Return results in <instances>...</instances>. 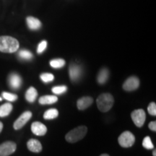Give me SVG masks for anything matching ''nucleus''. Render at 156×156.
<instances>
[{
	"mask_svg": "<svg viewBox=\"0 0 156 156\" xmlns=\"http://www.w3.org/2000/svg\"><path fill=\"white\" fill-rule=\"evenodd\" d=\"M19 48L17 39L10 36L0 37V51L4 53H14Z\"/></svg>",
	"mask_w": 156,
	"mask_h": 156,
	"instance_id": "1",
	"label": "nucleus"
},
{
	"mask_svg": "<svg viewBox=\"0 0 156 156\" xmlns=\"http://www.w3.org/2000/svg\"><path fill=\"white\" fill-rule=\"evenodd\" d=\"M96 103L101 112H107L114 106V99L110 93H103L98 97Z\"/></svg>",
	"mask_w": 156,
	"mask_h": 156,
	"instance_id": "2",
	"label": "nucleus"
},
{
	"mask_svg": "<svg viewBox=\"0 0 156 156\" xmlns=\"http://www.w3.org/2000/svg\"><path fill=\"white\" fill-rule=\"evenodd\" d=\"M87 132V128L85 126H77L66 134L65 139L67 142L75 143L83 139L84 136L86 135Z\"/></svg>",
	"mask_w": 156,
	"mask_h": 156,
	"instance_id": "3",
	"label": "nucleus"
},
{
	"mask_svg": "<svg viewBox=\"0 0 156 156\" xmlns=\"http://www.w3.org/2000/svg\"><path fill=\"white\" fill-rule=\"evenodd\" d=\"M118 142L123 147H132L135 142V136L132 132L129 131L124 132L119 136Z\"/></svg>",
	"mask_w": 156,
	"mask_h": 156,
	"instance_id": "4",
	"label": "nucleus"
},
{
	"mask_svg": "<svg viewBox=\"0 0 156 156\" xmlns=\"http://www.w3.org/2000/svg\"><path fill=\"white\" fill-rule=\"evenodd\" d=\"M132 119L137 127H142L146 119V114L143 109H136L132 112Z\"/></svg>",
	"mask_w": 156,
	"mask_h": 156,
	"instance_id": "5",
	"label": "nucleus"
},
{
	"mask_svg": "<svg viewBox=\"0 0 156 156\" xmlns=\"http://www.w3.org/2000/svg\"><path fill=\"white\" fill-rule=\"evenodd\" d=\"M16 144L7 141L0 145V156H9L16 151Z\"/></svg>",
	"mask_w": 156,
	"mask_h": 156,
	"instance_id": "6",
	"label": "nucleus"
},
{
	"mask_svg": "<svg viewBox=\"0 0 156 156\" xmlns=\"http://www.w3.org/2000/svg\"><path fill=\"white\" fill-rule=\"evenodd\" d=\"M31 117H32V113L28 111V112H24L15 121L14 124H13V127L16 130L20 129L23 127V126L30 119Z\"/></svg>",
	"mask_w": 156,
	"mask_h": 156,
	"instance_id": "7",
	"label": "nucleus"
},
{
	"mask_svg": "<svg viewBox=\"0 0 156 156\" xmlns=\"http://www.w3.org/2000/svg\"><path fill=\"white\" fill-rule=\"evenodd\" d=\"M140 86V80L136 77H130L123 84V89L126 91H133Z\"/></svg>",
	"mask_w": 156,
	"mask_h": 156,
	"instance_id": "8",
	"label": "nucleus"
},
{
	"mask_svg": "<svg viewBox=\"0 0 156 156\" xmlns=\"http://www.w3.org/2000/svg\"><path fill=\"white\" fill-rule=\"evenodd\" d=\"M31 131L36 135L43 136L46 134L47 132V128L40 122H35L31 125Z\"/></svg>",
	"mask_w": 156,
	"mask_h": 156,
	"instance_id": "9",
	"label": "nucleus"
},
{
	"mask_svg": "<svg viewBox=\"0 0 156 156\" xmlns=\"http://www.w3.org/2000/svg\"><path fill=\"white\" fill-rule=\"evenodd\" d=\"M93 102V98L89 96L83 97L80 98L77 102V106L79 110H85L92 105Z\"/></svg>",
	"mask_w": 156,
	"mask_h": 156,
	"instance_id": "10",
	"label": "nucleus"
},
{
	"mask_svg": "<svg viewBox=\"0 0 156 156\" xmlns=\"http://www.w3.org/2000/svg\"><path fill=\"white\" fill-rule=\"evenodd\" d=\"M28 150L33 153H40L42 151V145L38 140L30 139L27 143Z\"/></svg>",
	"mask_w": 156,
	"mask_h": 156,
	"instance_id": "11",
	"label": "nucleus"
},
{
	"mask_svg": "<svg viewBox=\"0 0 156 156\" xmlns=\"http://www.w3.org/2000/svg\"><path fill=\"white\" fill-rule=\"evenodd\" d=\"M22 83V80L17 74H12L9 77V84L12 88L18 89Z\"/></svg>",
	"mask_w": 156,
	"mask_h": 156,
	"instance_id": "12",
	"label": "nucleus"
},
{
	"mask_svg": "<svg viewBox=\"0 0 156 156\" xmlns=\"http://www.w3.org/2000/svg\"><path fill=\"white\" fill-rule=\"evenodd\" d=\"M69 77L72 80L75 81L77 80L78 78L80 77L81 74V69L79 66L76 65V64H71L69 67Z\"/></svg>",
	"mask_w": 156,
	"mask_h": 156,
	"instance_id": "13",
	"label": "nucleus"
},
{
	"mask_svg": "<svg viewBox=\"0 0 156 156\" xmlns=\"http://www.w3.org/2000/svg\"><path fill=\"white\" fill-rule=\"evenodd\" d=\"M58 101V98L56 95H44L39 98V103L41 105L53 104Z\"/></svg>",
	"mask_w": 156,
	"mask_h": 156,
	"instance_id": "14",
	"label": "nucleus"
},
{
	"mask_svg": "<svg viewBox=\"0 0 156 156\" xmlns=\"http://www.w3.org/2000/svg\"><path fill=\"white\" fill-rule=\"evenodd\" d=\"M37 96H38V92L34 87H29L28 90L25 93V99L29 103L34 102L36 101Z\"/></svg>",
	"mask_w": 156,
	"mask_h": 156,
	"instance_id": "15",
	"label": "nucleus"
},
{
	"mask_svg": "<svg viewBox=\"0 0 156 156\" xmlns=\"http://www.w3.org/2000/svg\"><path fill=\"white\" fill-rule=\"evenodd\" d=\"M27 24H28V27L31 30H36L38 29L41 25L40 20L38 19L35 18L34 17H28L27 18Z\"/></svg>",
	"mask_w": 156,
	"mask_h": 156,
	"instance_id": "16",
	"label": "nucleus"
},
{
	"mask_svg": "<svg viewBox=\"0 0 156 156\" xmlns=\"http://www.w3.org/2000/svg\"><path fill=\"white\" fill-rule=\"evenodd\" d=\"M12 105L11 103H6L0 106V117H5L10 114L12 110Z\"/></svg>",
	"mask_w": 156,
	"mask_h": 156,
	"instance_id": "17",
	"label": "nucleus"
},
{
	"mask_svg": "<svg viewBox=\"0 0 156 156\" xmlns=\"http://www.w3.org/2000/svg\"><path fill=\"white\" fill-rule=\"evenodd\" d=\"M108 70L104 68V69H102L99 72L98 75L97 80L98 82L100 84H104L107 81L108 78Z\"/></svg>",
	"mask_w": 156,
	"mask_h": 156,
	"instance_id": "18",
	"label": "nucleus"
},
{
	"mask_svg": "<svg viewBox=\"0 0 156 156\" xmlns=\"http://www.w3.org/2000/svg\"><path fill=\"white\" fill-rule=\"evenodd\" d=\"M58 115V112L56 108H51L46 111L44 114V118L45 119H54L56 118Z\"/></svg>",
	"mask_w": 156,
	"mask_h": 156,
	"instance_id": "19",
	"label": "nucleus"
},
{
	"mask_svg": "<svg viewBox=\"0 0 156 156\" xmlns=\"http://www.w3.org/2000/svg\"><path fill=\"white\" fill-rule=\"evenodd\" d=\"M65 64V61L62 58H57V59L51 60L50 62V65L54 68H61L64 67Z\"/></svg>",
	"mask_w": 156,
	"mask_h": 156,
	"instance_id": "20",
	"label": "nucleus"
},
{
	"mask_svg": "<svg viewBox=\"0 0 156 156\" xmlns=\"http://www.w3.org/2000/svg\"><path fill=\"white\" fill-rule=\"evenodd\" d=\"M142 146L147 150H152L154 148V145L151 141V137L149 136H145L142 142Z\"/></svg>",
	"mask_w": 156,
	"mask_h": 156,
	"instance_id": "21",
	"label": "nucleus"
},
{
	"mask_svg": "<svg viewBox=\"0 0 156 156\" xmlns=\"http://www.w3.org/2000/svg\"><path fill=\"white\" fill-rule=\"evenodd\" d=\"M2 97L5 99H6L7 101H11V102L16 101L17 99V95L13 94V93H7V92H3L2 93Z\"/></svg>",
	"mask_w": 156,
	"mask_h": 156,
	"instance_id": "22",
	"label": "nucleus"
},
{
	"mask_svg": "<svg viewBox=\"0 0 156 156\" xmlns=\"http://www.w3.org/2000/svg\"><path fill=\"white\" fill-rule=\"evenodd\" d=\"M41 79L42 80L43 82L44 83H49L54 80V77L52 74L51 73H44L41 75Z\"/></svg>",
	"mask_w": 156,
	"mask_h": 156,
	"instance_id": "23",
	"label": "nucleus"
},
{
	"mask_svg": "<svg viewBox=\"0 0 156 156\" xmlns=\"http://www.w3.org/2000/svg\"><path fill=\"white\" fill-rule=\"evenodd\" d=\"M67 87L64 85H62V86H56V87H54L52 88V92H53L54 94L56 95H59V94H62V93H65L67 91Z\"/></svg>",
	"mask_w": 156,
	"mask_h": 156,
	"instance_id": "24",
	"label": "nucleus"
},
{
	"mask_svg": "<svg viewBox=\"0 0 156 156\" xmlns=\"http://www.w3.org/2000/svg\"><path fill=\"white\" fill-rule=\"evenodd\" d=\"M19 56L22 58H24V59H30V58H32L33 56L32 54H31L30 51L25 50L21 51L19 53Z\"/></svg>",
	"mask_w": 156,
	"mask_h": 156,
	"instance_id": "25",
	"label": "nucleus"
},
{
	"mask_svg": "<svg viewBox=\"0 0 156 156\" xmlns=\"http://www.w3.org/2000/svg\"><path fill=\"white\" fill-rule=\"evenodd\" d=\"M147 111L148 113L152 116H155L156 115V105L155 103L152 102L149 104V106L147 107Z\"/></svg>",
	"mask_w": 156,
	"mask_h": 156,
	"instance_id": "26",
	"label": "nucleus"
},
{
	"mask_svg": "<svg viewBox=\"0 0 156 156\" xmlns=\"http://www.w3.org/2000/svg\"><path fill=\"white\" fill-rule=\"evenodd\" d=\"M46 46H47V43H46V41H43L42 42H41L38 46V49H37V51H38V53L39 54L42 53V52L46 49Z\"/></svg>",
	"mask_w": 156,
	"mask_h": 156,
	"instance_id": "27",
	"label": "nucleus"
},
{
	"mask_svg": "<svg viewBox=\"0 0 156 156\" xmlns=\"http://www.w3.org/2000/svg\"><path fill=\"white\" fill-rule=\"evenodd\" d=\"M149 128H150V129L152 130V131H154V132L156 131V122H155V121H153V122H150Z\"/></svg>",
	"mask_w": 156,
	"mask_h": 156,
	"instance_id": "28",
	"label": "nucleus"
},
{
	"mask_svg": "<svg viewBox=\"0 0 156 156\" xmlns=\"http://www.w3.org/2000/svg\"><path fill=\"white\" fill-rule=\"evenodd\" d=\"M2 129H3V124L1 122H0V133H1Z\"/></svg>",
	"mask_w": 156,
	"mask_h": 156,
	"instance_id": "29",
	"label": "nucleus"
},
{
	"mask_svg": "<svg viewBox=\"0 0 156 156\" xmlns=\"http://www.w3.org/2000/svg\"><path fill=\"white\" fill-rule=\"evenodd\" d=\"M153 155L156 156V151H155H155H153Z\"/></svg>",
	"mask_w": 156,
	"mask_h": 156,
	"instance_id": "30",
	"label": "nucleus"
},
{
	"mask_svg": "<svg viewBox=\"0 0 156 156\" xmlns=\"http://www.w3.org/2000/svg\"><path fill=\"white\" fill-rule=\"evenodd\" d=\"M100 156H109L108 154H102V155H101Z\"/></svg>",
	"mask_w": 156,
	"mask_h": 156,
	"instance_id": "31",
	"label": "nucleus"
},
{
	"mask_svg": "<svg viewBox=\"0 0 156 156\" xmlns=\"http://www.w3.org/2000/svg\"><path fill=\"white\" fill-rule=\"evenodd\" d=\"M2 101V98L0 97V101Z\"/></svg>",
	"mask_w": 156,
	"mask_h": 156,
	"instance_id": "32",
	"label": "nucleus"
}]
</instances>
